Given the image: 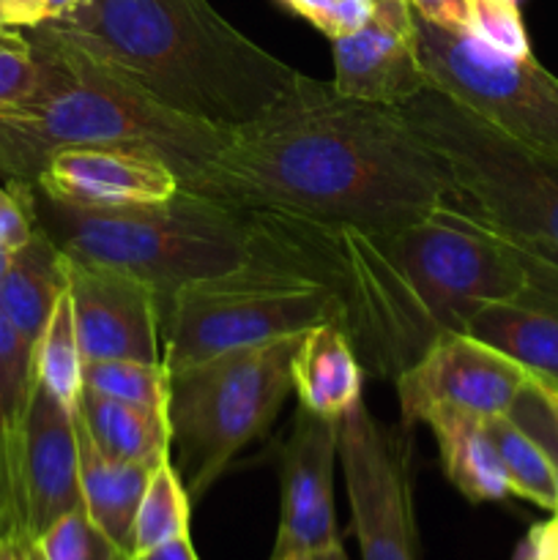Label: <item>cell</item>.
<instances>
[{
    "label": "cell",
    "instance_id": "4fadbf2b",
    "mask_svg": "<svg viewBox=\"0 0 558 560\" xmlns=\"http://www.w3.org/2000/svg\"><path fill=\"white\" fill-rule=\"evenodd\" d=\"M66 273L82 361L129 359L162 364V315L146 282L118 268L71 260L69 255Z\"/></svg>",
    "mask_w": 558,
    "mask_h": 560
},
{
    "label": "cell",
    "instance_id": "2e32d148",
    "mask_svg": "<svg viewBox=\"0 0 558 560\" xmlns=\"http://www.w3.org/2000/svg\"><path fill=\"white\" fill-rule=\"evenodd\" d=\"M49 200L80 208H124L178 195L181 178L159 156L126 148H66L47 162L36 186Z\"/></svg>",
    "mask_w": 558,
    "mask_h": 560
},
{
    "label": "cell",
    "instance_id": "8d00e7d4",
    "mask_svg": "<svg viewBox=\"0 0 558 560\" xmlns=\"http://www.w3.org/2000/svg\"><path fill=\"white\" fill-rule=\"evenodd\" d=\"M135 560H200L195 552V545H191V536H184V539L167 541V545H159L153 550L137 552Z\"/></svg>",
    "mask_w": 558,
    "mask_h": 560
},
{
    "label": "cell",
    "instance_id": "8992f818",
    "mask_svg": "<svg viewBox=\"0 0 558 560\" xmlns=\"http://www.w3.org/2000/svg\"><path fill=\"white\" fill-rule=\"evenodd\" d=\"M449 197L525 255L558 268V159L481 120L438 88L399 104Z\"/></svg>",
    "mask_w": 558,
    "mask_h": 560
},
{
    "label": "cell",
    "instance_id": "9a60e30c",
    "mask_svg": "<svg viewBox=\"0 0 558 560\" xmlns=\"http://www.w3.org/2000/svg\"><path fill=\"white\" fill-rule=\"evenodd\" d=\"M339 457V421L299 405L293 432L282 446V514L271 560L293 550L317 552L339 541L334 523V463Z\"/></svg>",
    "mask_w": 558,
    "mask_h": 560
},
{
    "label": "cell",
    "instance_id": "83f0119b",
    "mask_svg": "<svg viewBox=\"0 0 558 560\" xmlns=\"http://www.w3.org/2000/svg\"><path fill=\"white\" fill-rule=\"evenodd\" d=\"M33 381V345L0 312V432L5 438L20 424Z\"/></svg>",
    "mask_w": 558,
    "mask_h": 560
},
{
    "label": "cell",
    "instance_id": "7402d4cb",
    "mask_svg": "<svg viewBox=\"0 0 558 560\" xmlns=\"http://www.w3.org/2000/svg\"><path fill=\"white\" fill-rule=\"evenodd\" d=\"M74 419L98 452L120 463L156 468L164 457H170V424L164 416L146 413L91 388H82Z\"/></svg>",
    "mask_w": 558,
    "mask_h": 560
},
{
    "label": "cell",
    "instance_id": "44dd1931",
    "mask_svg": "<svg viewBox=\"0 0 558 560\" xmlns=\"http://www.w3.org/2000/svg\"><path fill=\"white\" fill-rule=\"evenodd\" d=\"M425 424L438 441L443 474L470 503L503 501L512 495L485 419L457 410H438L427 416Z\"/></svg>",
    "mask_w": 558,
    "mask_h": 560
},
{
    "label": "cell",
    "instance_id": "cb8c5ba5",
    "mask_svg": "<svg viewBox=\"0 0 558 560\" xmlns=\"http://www.w3.org/2000/svg\"><path fill=\"white\" fill-rule=\"evenodd\" d=\"M33 372H36V381L55 399H60L66 408H77L82 394V353L80 342H77L69 290L60 295L47 328L33 348Z\"/></svg>",
    "mask_w": 558,
    "mask_h": 560
},
{
    "label": "cell",
    "instance_id": "e0dca14e",
    "mask_svg": "<svg viewBox=\"0 0 558 560\" xmlns=\"http://www.w3.org/2000/svg\"><path fill=\"white\" fill-rule=\"evenodd\" d=\"M531 375L558 381V293L531 290L523 299L490 301L465 326Z\"/></svg>",
    "mask_w": 558,
    "mask_h": 560
},
{
    "label": "cell",
    "instance_id": "d4e9b609",
    "mask_svg": "<svg viewBox=\"0 0 558 560\" xmlns=\"http://www.w3.org/2000/svg\"><path fill=\"white\" fill-rule=\"evenodd\" d=\"M191 498L175 470L173 457L153 468L135 517V556L189 536Z\"/></svg>",
    "mask_w": 558,
    "mask_h": 560
},
{
    "label": "cell",
    "instance_id": "b9f144b4",
    "mask_svg": "<svg viewBox=\"0 0 558 560\" xmlns=\"http://www.w3.org/2000/svg\"><path fill=\"white\" fill-rule=\"evenodd\" d=\"M315 560H350L345 556V547H342V539L334 541V545L323 547V550L315 552Z\"/></svg>",
    "mask_w": 558,
    "mask_h": 560
},
{
    "label": "cell",
    "instance_id": "ab89813d",
    "mask_svg": "<svg viewBox=\"0 0 558 560\" xmlns=\"http://www.w3.org/2000/svg\"><path fill=\"white\" fill-rule=\"evenodd\" d=\"M85 3V0H44V11H47V20H60V16L71 14L74 9H80V5Z\"/></svg>",
    "mask_w": 558,
    "mask_h": 560
},
{
    "label": "cell",
    "instance_id": "1f68e13d",
    "mask_svg": "<svg viewBox=\"0 0 558 560\" xmlns=\"http://www.w3.org/2000/svg\"><path fill=\"white\" fill-rule=\"evenodd\" d=\"M509 416L542 446V452H545L547 463L553 468V476H556L558 490V421L553 416L550 405L545 402V397L536 392L534 381L528 383V388H525L523 397L518 399V405H514Z\"/></svg>",
    "mask_w": 558,
    "mask_h": 560
},
{
    "label": "cell",
    "instance_id": "d6a6232c",
    "mask_svg": "<svg viewBox=\"0 0 558 560\" xmlns=\"http://www.w3.org/2000/svg\"><path fill=\"white\" fill-rule=\"evenodd\" d=\"M36 233L33 213V186L5 184L0 186V246L16 252Z\"/></svg>",
    "mask_w": 558,
    "mask_h": 560
},
{
    "label": "cell",
    "instance_id": "d6986e66",
    "mask_svg": "<svg viewBox=\"0 0 558 560\" xmlns=\"http://www.w3.org/2000/svg\"><path fill=\"white\" fill-rule=\"evenodd\" d=\"M66 290V255L36 224L33 238L14 252L9 271L0 282V312L36 348Z\"/></svg>",
    "mask_w": 558,
    "mask_h": 560
},
{
    "label": "cell",
    "instance_id": "f546056e",
    "mask_svg": "<svg viewBox=\"0 0 558 560\" xmlns=\"http://www.w3.org/2000/svg\"><path fill=\"white\" fill-rule=\"evenodd\" d=\"M36 49L22 27L0 25V113L25 102L38 85Z\"/></svg>",
    "mask_w": 558,
    "mask_h": 560
},
{
    "label": "cell",
    "instance_id": "f35d334b",
    "mask_svg": "<svg viewBox=\"0 0 558 560\" xmlns=\"http://www.w3.org/2000/svg\"><path fill=\"white\" fill-rule=\"evenodd\" d=\"M531 381H534L536 392L545 397V402L550 405L553 416H556L558 421V381H547V377H539V375H531Z\"/></svg>",
    "mask_w": 558,
    "mask_h": 560
},
{
    "label": "cell",
    "instance_id": "f1b7e54d",
    "mask_svg": "<svg viewBox=\"0 0 558 560\" xmlns=\"http://www.w3.org/2000/svg\"><path fill=\"white\" fill-rule=\"evenodd\" d=\"M481 44L509 58H531V42L518 0H470V27Z\"/></svg>",
    "mask_w": 558,
    "mask_h": 560
},
{
    "label": "cell",
    "instance_id": "d590c367",
    "mask_svg": "<svg viewBox=\"0 0 558 560\" xmlns=\"http://www.w3.org/2000/svg\"><path fill=\"white\" fill-rule=\"evenodd\" d=\"M47 20L44 0H0V25L5 27H36Z\"/></svg>",
    "mask_w": 558,
    "mask_h": 560
},
{
    "label": "cell",
    "instance_id": "484cf974",
    "mask_svg": "<svg viewBox=\"0 0 558 560\" xmlns=\"http://www.w3.org/2000/svg\"><path fill=\"white\" fill-rule=\"evenodd\" d=\"M170 372L164 364L109 359L82 361V388L167 419Z\"/></svg>",
    "mask_w": 558,
    "mask_h": 560
},
{
    "label": "cell",
    "instance_id": "ffe728a7",
    "mask_svg": "<svg viewBox=\"0 0 558 560\" xmlns=\"http://www.w3.org/2000/svg\"><path fill=\"white\" fill-rule=\"evenodd\" d=\"M77 441H80L82 509L115 545L135 556V517L153 468L107 457L93 446L80 424H77Z\"/></svg>",
    "mask_w": 558,
    "mask_h": 560
},
{
    "label": "cell",
    "instance_id": "ee69618b",
    "mask_svg": "<svg viewBox=\"0 0 558 560\" xmlns=\"http://www.w3.org/2000/svg\"><path fill=\"white\" fill-rule=\"evenodd\" d=\"M277 560H315V552L293 550V552H288V556H282V558H277Z\"/></svg>",
    "mask_w": 558,
    "mask_h": 560
},
{
    "label": "cell",
    "instance_id": "4dcf8cb0",
    "mask_svg": "<svg viewBox=\"0 0 558 560\" xmlns=\"http://www.w3.org/2000/svg\"><path fill=\"white\" fill-rule=\"evenodd\" d=\"M279 3L288 5L293 14L304 16L334 42V38L359 31L370 20L375 0H279Z\"/></svg>",
    "mask_w": 558,
    "mask_h": 560
},
{
    "label": "cell",
    "instance_id": "7c38bea8",
    "mask_svg": "<svg viewBox=\"0 0 558 560\" xmlns=\"http://www.w3.org/2000/svg\"><path fill=\"white\" fill-rule=\"evenodd\" d=\"M531 372L465 331L441 334L419 361L394 377L403 424H425L438 410L492 419L509 416Z\"/></svg>",
    "mask_w": 558,
    "mask_h": 560
},
{
    "label": "cell",
    "instance_id": "74e56055",
    "mask_svg": "<svg viewBox=\"0 0 558 560\" xmlns=\"http://www.w3.org/2000/svg\"><path fill=\"white\" fill-rule=\"evenodd\" d=\"M0 560H42L36 541H22L14 536L0 539Z\"/></svg>",
    "mask_w": 558,
    "mask_h": 560
},
{
    "label": "cell",
    "instance_id": "603a6c76",
    "mask_svg": "<svg viewBox=\"0 0 558 560\" xmlns=\"http://www.w3.org/2000/svg\"><path fill=\"white\" fill-rule=\"evenodd\" d=\"M485 427L507 474L509 492L547 512H558L556 476L539 443L512 416H492L485 419Z\"/></svg>",
    "mask_w": 558,
    "mask_h": 560
},
{
    "label": "cell",
    "instance_id": "9c48e42d",
    "mask_svg": "<svg viewBox=\"0 0 558 560\" xmlns=\"http://www.w3.org/2000/svg\"><path fill=\"white\" fill-rule=\"evenodd\" d=\"M416 14V11H414ZM421 69L503 135L558 159V77L531 58H509L468 31H446L416 14Z\"/></svg>",
    "mask_w": 558,
    "mask_h": 560
},
{
    "label": "cell",
    "instance_id": "60d3db41",
    "mask_svg": "<svg viewBox=\"0 0 558 560\" xmlns=\"http://www.w3.org/2000/svg\"><path fill=\"white\" fill-rule=\"evenodd\" d=\"M3 512H5V435L0 432V523H3Z\"/></svg>",
    "mask_w": 558,
    "mask_h": 560
},
{
    "label": "cell",
    "instance_id": "7a4b0ae2",
    "mask_svg": "<svg viewBox=\"0 0 558 560\" xmlns=\"http://www.w3.org/2000/svg\"><path fill=\"white\" fill-rule=\"evenodd\" d=\"M197 191L370 233H399L452 200L441 164L399 107L345 96L306 74L230 131Z\"/></svg>",
    "mask_w": 558,
    "mask_h": 560
},
{
    "label": "cell",
    "instance_id": "4316f807",
    "mask_svg": "<svg viewBox=\"0 0 558 560\" xmlns=\"http://www.w3.org/2000/svg\"><path fill=\"white\" fill-rule=\"evenodd\" d=\"M36 547L42 560H135L129 550L93 525L82 506L49 525L36 539Z\"/></svg>",
    "mask_w": 558,
    "mask_h": 560
},
{
    "label": "cell",
    "instance_id": "6da1fadb",
    "mask_svg": "<svg viewBox=\"0 0 558 560\" xmlns=\"http://www.w3.org/2000/svg\"><path fill=\"white\" fill-rule=\"evenodd\" d=\"M255 244L321 279L361 370L397 377L441 334L465 331L490 301L534 290L525 255L452 200L399 233L323 224L279 208H241Z\"/></svg>",
    "mask_w": 558,
    "mask_h": 560
},
{
    "label": "cell",
    "instance_id": "30bf717a",
    "mask_svg": "<svg viewBox=\"0 0 558 560\" xmlns=\"http://www.w3.org/2000/svg\"><path fill=\"white\" fill-rule=\"evenodd\" d=\"M339 459L361 560H416L410 427H386L364 399L339 421Z\"/></svg>",
    "mask_w": 558,
    "mask_h": 560
},
{
    "label": "cell",
    "instance_id": "f6af8a7d",
    "mask_svg": "<svg viewBox=\"0 0 558 560\" xmlns=\"http://www.w3.org/2000/svg\"><path fill=\"white\" fill-rule=\"evenodd\" d=\"M3 536H5V534H3V523H0V539H3Z\"/></svg>",
    "mask_w": 558,
    "mask_h": 560
},
{
    "label": "cell",
    "instance_id": "5b68a950",
    "mask_svg": "<svg viewBox=\"0 0 558 560\" xmlns=\"http://www.w3.org/2000/svg\"><path fill=\"white\" fill-rule=\"evenodd\" d=\"M33 213L71 260L118 268L146 282L159 315L184 284L235 268L249 255L244 211L189 189L124 208L66 206L33 189Z\"/></svg>",
    "mask_w": 558,
    "mask_h": 560
},
{
    "label": "cell",
    "instance_id": "836d02e7",
    "mask_svg": "<svg viewBox=\"0 0 558 560\" xmlns=\"http://www.w3.org/2000/svg\"><path fill=\"white\" fill-rule=\"evenodd\" d=\"M408 3L421 20L438 27H446V31L470 27V0H408Z\"/></svg>",
    "mask_w": 558,
    "mask_h": 560
},
{
    "label": "cell",
    "instance_id": "52a82bcc",
    "mask_svg": "<svg viewBox=\"0 0 558 560\" xmlns=\"http://www.w3.org/2000/svg\"><path fill=\"white\" fill-rule=\"evenodd\" d=\"M295 337L224 350L170 372V457L191 503L206 495L235 454L266 435L293 392Z\"/></svg>",
    "mask_w": 558,
    "mask_h": 560
},
{
    "label": "cell",
    "instance_id": "ba28073f",
    "mask_svg": "<svg viewBox=\"0 0 558 560\" xmlns=\"http://www.w3.org/2000/svg\"><path fill=\"white\" fill-rule=\"evenodd\" d=\"M337 320V299L321 279L249 238L244 262L184 284L170 301L162 315V364L175 372L224 350Z\"/></svg>",
    "mask_w": 558,
    "mask_h": 560
},
{
    "label": "cell",
    "instance_id": "e575fe53",
    "mask_svg": "<svg viewBox=\"0 0 558 560\" xmlns=\"http://www.w3.org/2000/svg\"><path fill=\"white\" fill-rule=\"evenodd\" d=\"M514 560H558V512H550V520L536 523L525 534Z\"/></svg>",
    "mask_w": 558,
    "mask_h": 560
},
{
    "label": "cell",
    "instance_id": "3957f363",
    "mask_svg": "<svg viewBox=\"0 0 558 560\" xmlns=\"http://www.w3.org/2000/svg\"><path fill=\"white\" fill-rule=\"evenodd\" d=\"M42 25L162 107L222 131L266 113L301 74L208 0H85Z\"/></svg>",
    "mask_w": 558,
    "mask_h": 560
},
{
    "label": "cell",
    "instance_id": "5bb4252c",
    "mask_svg": "<svg viewBox=\"0 0 558 560\" xmlns=\"http://www.w3.org/2000/svg\"><path fill=\"white\" fill-rule=\"evenodd\" d=\"M334 88L388 107H399L430 88L408 0H375L359 31L334 38Z\"/></svg>",
    "mask_w": 558,
    "mask_h": 560
},
{
    "label": "cell",
    "instance_id": "277c9868",
    "mask_svg": "<svg viewBox=\"0 0 558 560\" xmlns=\"http://www.w3.org/2000/svg\"><path fill=\"white\" fill-rule=\"evenodd\" d=\"M25 33L42 74L25 102L0 113L5 184L36 186L49 159L66 148H126L159 156L184 189H200L230 131L162 107L44 25L25 27Z\"/></svg>",
    "mask_w": 558,
    "mask_h": 560
},
{
    "label": "cell",
    "instance_id": "7bdbcfd3",
    "mask_svg": "<svg viewBox=\"0 0 558 560\" xmlns=\"http://www.w3.org/2000/svg\"><path fill=\"white\" fill-rule=\"evenodd\" d=\"M11 257H14V252H11V249H5V246H0V282H3L5 271H9V266H11Z\"/></svg>",
    "mask_w": 558,
    "mask_h": 560
},
{
    "label": "cell",
    "instance_id": "ac0fdd59",
    "mask_svg": "<svg viewBox=\"0 0 558 560\" xmlns=\"http://www.w3.org/2000/svg\"><path fill=\"white\" fill-rule=\"evenodd\" d=\"M290 375L301 408L323 419L342 421L361 399L364 370L353 345L334 323H321L301 334Z\"/></svg>",
    "mask_w": 558,
    "mask_h": 560
},
{
    "label": "cell",
    "instance_id": "8fae6325",
    "mask_svg": "<svg viewBox=\"0 0 558 560\" xmlns=\"http://www.w3.org/2000/svg\"><path fill=\"white\" fill-rule=\"evenodd\" d=\"M80 506L74 410L33 381L20 424L5 438L3 530L14 539L36 541L49 525Z\"/></svg>",
    "mask_w": 558,
    "mask_h": 560
}]
</instances>
